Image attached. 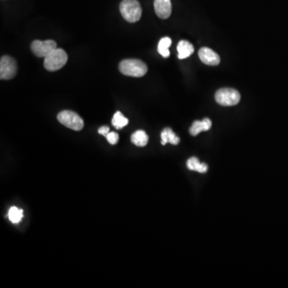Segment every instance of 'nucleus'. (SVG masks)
Instances as JSON below:
<instances>
[{
	"label": "nucleus",
	"mask_w": 288,
	"mask_h": 288,
	"mask_svg": "<svg viewBox=\"0 0 288 288\" xmlns=\"http://www.w3.org/2000/svg\"><path fill=\"white\" fill-rule=\"evenodd\" d=\"M121 73L127 76L140 78L146 74L147 67L144 62L136 59H128L121 62L119 65Z\"/></svg>",
	"instance_id": "1"
},
{
	"label": "nucleus",
	"mask_w": 288,
	"mask_h": 288,
	"mask_svg": "<svg viewBox=\"0 0 288 288\" xmlns=\"http://www.w3.org/2000/svg\"><path fill=\"white\" fill-rule=\"evenodd\" d=\"M119 10L123 19L129 23H136L142 16V7L137 0H123Z\"/></svg>",
	"instance_id": "2"
},
{
	"label": "nucleus",
	"mask_w": 288,
	"mask_h": 288,
	"mask_svg": "<svg viewBox=\"0 0 288 288\" xmlns=\"http://www.w3.org/2000/svg\"><path fill=\"white\" fill-rule=\"evenodd\" d=\"M68 60L66 51L61 48H56L44 58V68L49 72L60 70L65 66Z\"/></svg>",
	"instance_id": "3"
},
{
	"label": "nucleus",
	"mask_w": 288,
	"mask_h": 288,
	"mask_svg": "<svg viewBox=\"0 0 288 288\" xmlns=\"http://www.w3.org/2000/svg\"><path fill=\"white\" fill-rule=\"evenodd\" d=\"M57 119L61 124L76 132L84 127L83 119L72 110H63L58 114Z\"/></svg>",
	"instance_id": "4"
},
{
	"label": "nucleus",
	"mask_w": 288,
	"mask_h": 288,
	"mask_svg": "<svg viewBox=\"0 0 288 288\" xmlns=\"http://www.w3.org/2000/svg\"><path fill=\"white\" fill-rule=\"evenodd\" d=\"M240 99L241 96L239 91L233 88H221L216 91V102L221 106H235L240 103Z\"/></svg>",
	"instance_id": "5"
},
{
	"label": "nucleus",
	"mask_w": 288,
	"mask_h": 288,
	"mask_svg": "<svg viewBox=\"0 0 288 288\" xmlns=\"http://www.w3.org/2000/svg\"><path fill=\"white\" fill-rule=\"evenodd\" d=\"M17 64L12 57L4 55L0 60V78L2 80H9L16 75Z\"/></svg>",
	"instance_id": "6"
},
{
	"label": "nucleus",
	"mask_w": 288,
	"mask_h": 288,
	"mask_svg": "<svg viewBox=\"0 0 288 288\" xmlns=\"http://www.w3.org/2000/svg\"><path fill=\"white\" fill-rule=\"evenodd\" d=\"M57 48V44L54 40H35L31 45L32 52L37 57H47L49 54Z\"/></svg>",
	"instance_id": "7"
},
{
	"label": "nucleus",
	"mask_w": 288,
	"mask_h": 288,
	"mask_svg": "<svg viewBox=\"0 0 288 288\" xmlns=\"http://www.w3.org/2000/svg\"><path fill=\"white\" fill-rule=\"evenodd\" d=\"M199 57L204 64L209 66H217L220 63L218 54L209 47H202L199 51Z\"/></svg>",
	"instance_id": "8"
},
{
	"label": "nucleus",
	"mask_w": 288,
	"mask_h": 288,
	"mask_svg": "<svg viewBox=\"0 0 288 288\" xmlns=\"http://www.w3.org/2000/svg\"><path fill=\"white\" fill-rule=\"evenodd\" d=\"M154 6H155V14L160 19H168L172 14L171 0H155Z\"/></svg>",
	"instance_id": "9"
},
{
	"label": "nucleus",
	"mask_w": 288,
	"mask_h": 288,
	"mask_svg": "<svg viewBox=\"0 0 288 288\" xmlns=\"http://www.w3.org/2000/svg\"><path fill=\"white\" fill-rule=\"evenodd\" d=\"M212 125V121L208 118H205L202 121H195L190 128V134L193 136H198L200 132L210 130Z\"/></svg>",
	"instance_id": "10"
},
{
	"label": "nucleus",
	"mask_w": 288,
	"mask_h": 288,
	"mask_svg": "<svg viewBox=\"0 0 288 288\" xmlns=\"http://www.w3.org/2000/svg\"><path fill=\"white\" fill-rule=\"evenodd\" d=\"M178 51V58L180 60H184L194 53V47L191 42L186 40H181L177 46Z\"/></svg>",
	"instance_id": "11"
},
{
	"label": "nucleus",
	"mask_w": 288,
	"mask_h": 288,
	"mask_svg": "<svg viewBox=\"0 0 288 288\" xmlns=\"http://www.w3.org/2000/svg\"><path fill=\"white\" fill-rule=\"evenodd\" d=\"M186 167L189 170L199 173H206L208 172V166L204 163H200L196 157H191L186 162Z\"/></svg>",
	"instance_id": "12"
},
{
	"label": "nucleus",
	"mask_w": 288,
	"mask_h": 288,
	"mask_svg": "<svg viewBox=\"0 0 288 288\" xmlns=\"http://www.w3.org/2000/svg\"><path fill=\"white\" fill-rule=\"evenodd\" d=\"M161 140L163 145H166L168 143L172 145H177L180 141V139L171 128H165L161 132Z\"/></svg>",
	"instance_id": "13"
},
{
	"label": "nucleus",
	"mask_w": 288,
	"mask_h": 288,
	"mask_svg": "<svg viewBox=\"0 0 288 288\" xmlns=\"http://www.w3.org/2000/svg\"><path fill=\"white\" fill-rule=\"evenodd\" d=\"M131 140L136 146H145L148 143L149 138L146 132L142 130H139L132 134Z\"/></svg>",
	"instance_id": "14"
},
{
	"label": "nucleus",
	"mask_w": 288,
	"mask_h": 288,
	"mask_svg": "<svg viewBox=\"0 0 288 288\" xmlns=\"http://www.w3.org/2000/svg\"><path fill=\"white\" fill-rule=\"evenodd\" d=\"M172 39L168 37L161 38L158 44V51L163 58H168L170 56L169 47L172 45Z\"/></svg>",
	"instance_id": "15"
},
{
	"label": "nucleus",
	"mask_w": 288,
	"mask_h": 288,
	"mask_svg": "<svg viewBox=\"0 0 288 288\" xmlns=\"http://www.w3.org/2000/svg\"><path fill=\"white\" fill-rule=\"evenodd\" d=\"M112 125L114 126L116 129H122L123 127L128 124V119L123 115L120 111H117L113 116L112 120H111Z\"/></svg>",
	"instance_id": "16"
},
{
	"label": "nucleus",
	"mask_w": 288,
	"mask_h": 288,
	"mask_svg": "<svg viewBox=\"0 0 288 288\" xmlns=\"http://www.w3.org/2000/svg\"><path fill=\"white\" fill-rule=\"evenodd\" d=\"M24 217V211L16 207H11L8 212V218L13 223H19Z\"/></svg>",
	"instance_id": "17"
},
{
	"label": "nucleus",
	"mask_w": 288,
	"mask_h": 288,
	"mask_svg": "<svg viewBox=\"0 0 288 288\" xmlns=\"http://www.w3.org/2000/svg\"><path fill=\"white\" fill-rule=\"evenodd\" d=\"M106 138L109 144L114 145L119 142V136L116 132H109L108 136H106Z\"/></svg>",
	"instance_id": "18"
},
{
	"label": "nucleus",
	"mask_w": 288,
	"mask_h": 288,
	"mask_svg": "<svg viewBox=\"0 0 288 288\" xmlns=\"http://www.w3.org/2000/svg\"><path fill=\"white\" fill-rule=\"evenodd\" d=\"M98 132L100 135H102V136L106 137L108 133L110 132V129H109V127H106V126H103V127H100V129L98 130Z\"/></svg>",
	"instance_id": "19"
}]
</instances>
